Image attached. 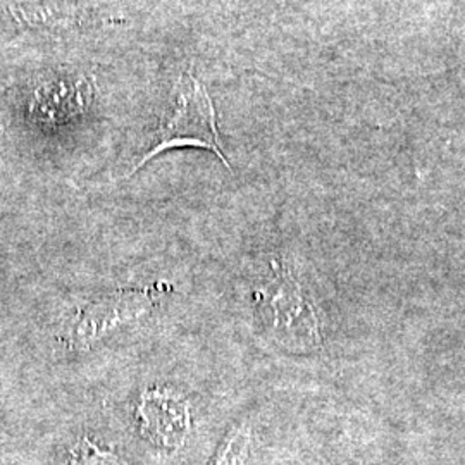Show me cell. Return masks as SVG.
I'll use <instances>...</instances> for the list:
<instances>
[{"label": "cell", "instance_id": "1", "mask_svg": "<svg viewBox=\"0 0 465 465\" xmlns=\"http://www.w3.org/2000/svg\"><path fill=\"white\" fill-rule=\"evenodd\" d=\"M253 314L269 343L293 355H312L322 349L321 319L293 269L272 259L253 290Z\"/></svg>", "mask_w": 465, "mask_h": 465}, {"label": "cell", "instance_id": "2", "mask_svg": "<svg viewBox=\"0 0 465 465\" xmlns=\"http://www.w3.org/2000/svg\"><path fill=\"white\" fill-rule=\"evenodd\" d=\"M216 109L207 90L197 78L184 76L178 84V95L173 113L163 121L153 134L152 145L134 164L128 176L145 166L153 157L171 149L197 147L216 153L223 164L230 169V163L223 152L216 124Z\"/></svg>", "mask_w": 465, "mask_h": 465}, {"label": "cell", "instance_id": "3", "mask_svg": "<svg viewBox=\"0 0 465 465\" xmlns=\"http://www.w3.org/2000/svg\"><path fill=\"white\" fill-rule=\"evenodd\" d=\"M164 292L166 284H153L117 290L86 302L66 326L67 349H92L109 334L149 316Z\"/></svg>", "mask_w": 465, "mask_h": 465}, {"label": "cell", "instance_id": "4", "mask_svg": "<svg viewBox=\"0 0 465 465\" xmlns=\"http://www.w3.org/2000/svg\"><path fill=\"white\" fill-rule=\"evenodd\" d=\"M145 430L152 436L180 440L188 426V411L182 400L163 391H149L140 405Z\"/></svg>", "mask_w": 465, "mask_h": 465}, {"label": "cell", "instance_id": "5", "mask_svg": "<svg viewBox=\"0 0 465 465\" xmlns=\"http://www.w3.org/2000/svg\"><path fill=\"white\" fill-rule=\"evenodd\" d=\"M84 84H50L38 92L34 104V113L42 121L59 123L82 113L84 104Z\"/></svg>", "mask_w": 465, "mask_h": 465}, {"label": "cell", "instance_id": "6", "mask_svg": "<svg viewBox=\"0 0 465 465\" xmlns=\"http://www.w3.org/2000/svg\"><path fill=\"white\" fill-rule=\"evenodd\" d=\"M249 426H236L221 443L211 465H243L249 457Z\"/></svg>", "mask_w": 465, "mask_h": 465}, {"label": "cell", "instance_id": "7", "mask_svg": "<svg viewBox=\"0 0 465 465\" xmlns=\"http://www.w3.org/2000/svg\"><path fill=\"white\" fill-rule=\"evenodd\" d=\"M69 465H124L116 453L109 450H102L99 445L92 443L88 438L78 441V445L71 450Z\"/></svg>", "mask_w": 465, "mask_h": 465}]
</instances>
